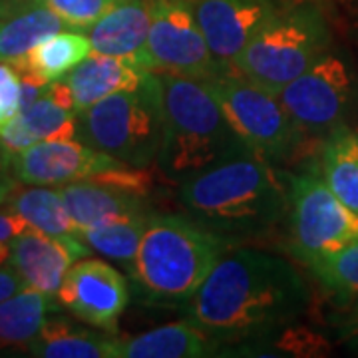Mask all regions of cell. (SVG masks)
I'll return each mask as SVG.
<instances>
[{"label":"cell","instance_id":"8fae6325","mask_svg":"<svg viewBox=\"0 0 358 358\" xmlns=\"http://www.w3.org/2000/svg\"><path fill=\"white\" fill-rule=\"evenodd\" d=\"M58 189L80 231L152 215L143 201L148 179L136 167H114Z\"/></svg>","mask_w":358,"mask_h":358},{"label":"cell","instance_id":"d6a6232c","mask_svg":"<svg viewBox=\"0 0 358 358\" xmlns=\"http://www.w3.org/2000/svg\"><path fill=\"white\" fill-rule=\"evenodd\" d=\"M346 334H348L352 341H358V310L350 317V324H348V329H346Z\"/></svg>","mask_w":358,"mask_h":358},{"label":"cell","instance_id":"4316f807","mask_svg":"<svg viewBox=\"0 0 358 358\" xmlns=\"http://www.w3.org/2000/svg\"><path fill=\"white\" fill-rule=\"evenodd\" d=\"M310 268L331 291L358 299V241L320 259Z\"/></svg>","mask_w":358,"mask_h":358},{"label":"cell","instance_id":"5b68a950","mask_svg":"<svg viewBox=\"0 0 358 358\" xmlns=\"http://www.w3.org/2000/svg\"><path fill=\"white\" fill-rule=\"evenodd\" d=\"M76 140L124 166H152L164 141L157 74L150 72L140 88L115 92L76 114Z\"/></svg>","mask_w":358,"mask_h":358},{"label":"cell","instance_id":"cb8c5ba5","mask_svg":"<svg viewBox=\"0 0 358 358\" xmlns=\"http://www.w3.org/2000/svg\"><path fill=\"white\" fill-rule=\"evenodd\" d=\"M320 178L343 203L358 213V134L334 129L320 152Z\"/></svg>","mask_w":358,"mask_h":358},{"label":"cell","instance_id":"1f68e13d","mask_svg":"<svg viewBox=\"0 0 358 358\" xmlns=\"http://www.w3.org/2000/svg\"><path fill=\"white\" fill-rule=\"evenodd\" d=\"M22 289H26V282L22 281V277L10 265L0 267V301L20 293Z\"/></svg>","mask_w":358,"mask_h":358},{"label":"cell","instance_id":"6da1fadb","mask_svg":"<svg viewBox=\"0 0 358 358\" xmlns=\"http://www.w3.org/2000/svg\"><path fill=\"white\" fill-rule=\"evenodd\" d=\"M307 307L308 289L293 265L257 249L225 251L187 301L189 320L219 341L273 333Z\"/></svg>","mask_w":358,"mask_h":358},{"label":"cell","instance_id":"7a4b0ae2","mask_svg":"<svg viewBox=\"0 0 358 358\" xmlns=\"http://www.w3.org/2000/svg\"><path fill=\"white\" fill-rule=\"evenodd\" d=\"M187 215L227 239L255 237L289 209L287 183L257 152L241 154L185 179L179 189Z\"/></svg>","mask_w":358,"mask_h":358},{"label":"cell","instance_id":"4dcf8cb0","mask_svg":"<svg viewBox=\"0 0 358 358\" xmlns=\"http://www.w3.org/2000/svg\"><path fill=\"white\" fill-rule=\"evenodd\" d=\"M18 187V179L14 178L13 155L0 143V205L8 201V197Z\"/></svg>","mask_w":358,"mask_h":358},{"label":"cell","instance_id":"f546056e","mask_svg":"<svg viewBox=\"0 0 358 358\" xmlns=\"http://www.w3.org/2000/svg\"><path fill=\"white\" fill-rule=\"evenodd\" d=\"M28 223L20 215H16L10 209H0V267H6L13 253L14 237H18Z\"/></svg>","mask_w":358,"mask_h":358},{"label":"cell","instance_id":"ffe728a7","mask_svg":"<svg viewBox=\"0 0 358 358\" xmlns=\"http://www.w3.org/2000/svg\"><path fill=\"white\" fill-rule=\"evenodd\" d=\"M221 341L193 320L171 322L120 341V358H201L219 355Z\"/></svg>","mask_w":358,"mask_h":358},{"label":"cell","instance_id":"3957f363","mask_svg":"<svg viewBox=\"0 0 358 358\" xmlns=\"http://www.w3.org/2000/svg\"><path fill=\"white\" fill-rule=\"evenodd\" d=\"M162 88V173L183 183L235 155L255 152L235 131L209 82L155 72Z\"/></svg>","mask_w":358,"mask_h":358},{"label":"cell","instance_id":"30bf717a","mask_svg":"<svg viewBox=\"0 0 358 358\" xmlns=\"http://www.w3.org/2000/svg\"><path fill=\"white\" fill-rule=\"evenodd\" d=\"M352 94V78L334 54H322L315 64L277 92L285 110L303 134H333L338 129Z\"/></svg>","mask_w":358,"mask_h":358},{"label":"cell","instance_id":"277c9868","mask_svg":"<svg viewBox=\"0 0 358 358\" xmlns=\"http://www.w3.org/2000/svg\"><path fill=\"white\" fill-rule=\"evenodd\" d=\"M225 249L223 237L192 217L152 213L131 277L152 301L183 305L199 291Z\"/></svg>","mask_w":358,"mask_h":358},{"label":"cell","instance_id":"7c38bea8","mask_svg":"<svg viewBox=\"0 0 358 358\" xmlns=\"http://www.w3.org/2000/svg\"><path fill=\"white\" fill-rule=\"evenodd\" d=\"M56 299L78 320L112 333L128 307V281L102 259L84 257L68 268Z\"/></svg>","mask_w":358,"mask_h":358},{"label":"cell","instance_id":"9a60e30c","mask_svg":"<svg viewBox=\"0 0 358 358\" xmlns=\"http://www.w3.org/2000/svg\"><path fill=\"white\" fill-rule=\"evenodd\" d=\"M88 255L90 247L78 237H56L28 227L14 237L8 265L28 289L56 296L68 268Z\"/></svg>","mask_w":358,"mask_h":358},{"label":"cell","instance_id":"484cf974","mask_svg":"<svg viewBox=\"0 0 358 358\" xmlns=\"http://www.w3.org/2000/svg\"><path fill=\"white\" fill-rule=\"evenodd\" d=\"M148 219L150 215L128 219V221H115V223H108L100 227H88V229L80 231V239L88 245L90 249L117 263L131 275Z\"/></svg>","mask_w":358,"mask_h":358},{"label":"cell","instance_id":"9c48e42d","mask_svg":"<svg viewBox=\"0 0 358 358\" xmlns=\"http://www.w3.org/2000/svg\"><path fill=\"white\" fill-rule=\"evenodd\" d=\"M140 66L148 72L213 80L231 72L209 50L189 0H152V26Z\"/></svg>","mask_w":358,"mask_h":358},{"label":"cell","instance_id":"44dd1931","mask_svg":"<svg viewBox=\"0 0 358 358\" xmlns=\"http://www.w3.org/2000/svg\"><path fill=\"white\" fill-rule=\"evenodd\" d=\"M42 358H120V341L80 329L64 319H48L38 336L26 346Z\"/></svg>","mask_w":358,"mask_h":358},{"label":"cell","instance_id":"ac0fdd59","mask_svg":"<svg viewBox=\"0 0 358 358\" xmlns=\"http://www.w3.org/2000/svg\"><path fill=\"white\" fill-rule=\"evenodd\" d=\"M48 140H76V114L44 90L36 102L20 110L0 128V143L10 155Z\"/></svg>","mask_w":358,"mask_h":358},{"label":"cell","instance_id":"603a6c76","mask_svg":"<svg viewBox=\"0 0 358 358\" xmlns=\"http://www.w3.org/2000/svg\"><path fill=\"white\" fill-rule=\"evenodd\" d=\"M4 207L24 219L28 227H34L56 237L80 239V227L70 215L62 193L56 187H48V185H26L22 189L16 187Z\"/></svg>","mask_w":358,"mask_h":358},{"label":"cell","instance_id":"83f0119b","mask_svg":"<svg viewBox=\"0 0 358 358\" xmlns=\"http://www.w3.org/2000/svg\"><path fill=\"white\" fill-rule=\"evenodd\" d=\"M34 2L50 8L70 28L86 30L122 0H34Z\"/></svg>","mask_w":358,"mask_h":358},{"label":"cell","instance_id":"e0dca14e","mask_svg":"<svg viewBox=\"0 0 358 358\" xmlns=\"http://www.w3.org/2000/svg\"><path fill=\"white\" fill-rule=\"evenodd\" d=\"M152 26V0H122L86 28L92 52L128 58L140 66Z\"/></svg>","mask_w":358,"mask_h":358},{"label":"cell","instance_id":"f1b7e54d","mask_svg":"<svg viewBox=\"0 0 358 358\" xmlns=\"http://www.w3.org/2000/svg\"><path fill=\"white\" fill-rule=\"evenodd\" d=\"M0 108L8 120L22 110V78L13 62L0 64Z\"/></svg>","mask_w":358,"mask_h":358},{"label":"cell","instance_id":"2e32d148","mask_svg":"<svg viewBox=\"0 0 358 358\" xmlns=\"http://www.w3.org/2000/svg\"><path fill=\"white\" fill-rule=\"evenodd\" d=\"M148 74V70L128 58L92 52L84 62H80L62 80L70 90L74 114H80L92 103L100 102L115 92L140 88Z\"/></svg>","mask_w":358,"mask_h":358},{"label":"cell","instance_id":"7402d4cb","mask_svg":"<svg viewBox=\"0 0 358 358\" xmlns=\"http://www.w3.org/2000/svg\"><path fill=\"white\" fill-rule=\"evenodd\" d=\"M92 54V42L88 34L76 30H64L50 38L42 40L26 56L10 60L18 70L28 72L42 84H50L68 72H72L80 62Z\"/></svg>","mask_w":358,"mask_h":358},{"label":"cell","instance_id":"d6986e66","mask_svg":"<svg viewBox=\"0 0 358 358\" xmlns=\"http://www.w3.org/2000/svg\"><path fill=\"white\" fill-rule=\"evenodd\" d=\"M0 58L10 62L26 56L42 40L74 30L50 8L34 0H0Z\"/></svg>","mask_w":358,"mask_h":358},{"label":"cell","instance_id":"52a82bcc","mask_svg":"<svg viewBox=\"0 0 358 358\" xmlns=\"http://www.w3.org/2000/svg\"><path fill=\"white\" fill-rule=\"evenodd\" d=\"M223 112L245 143L265 159H285L299 145L303 131L277 94L237 72L209 80Z\"/></svg>","mask_w":358,"mask_h":358},{"label":"cell","instance_id":"d4e9b609","mask_svg":"<svg viewBox=\"0 0 358 358\" xmlns=\"http://www.w3.org/2000/svg\"><path fill=\"white\" fill-rule=\"evenodd\" d=\"M52 299L50 294L26 287L0 301V346L30 345L56 308Z\"/></svg>","mask_w":358,"mask_h":358},{"label":"cell","instance_id":"ba28073f","mask_svg":"<svg viewBox=\"0 0 358 358\" xmlns=\"http://www.w3.org/2000/svg\"><path fill=\"white\" fill-rule=\"evenodd\" d=\"M291 251L308 267L358 241V213L334 195L324 179L289 176Z\"/></svg>","mask_w":358,"mask_h":358},{"label":"cell","instance_id":"8992f818","mask_svg":"<svg viewBox=\"0 0 358 358\" xmlns=\"http://www.w3.org/2000/svg\"><path fill=\"white\" fill-rule=\"evenodd\" d=\"M327 52V30L315 10L277 13L245 46L233 72L277 94Z\"/></svg>","mask_w":358,"mask_h":358},{"label":"cell","instance_id":"5bb4252c","mask_svg":"<svg viewBox=\"0 0 358 358\" xmlns=\"http://www.w3.org/2000/svg\"><path fill=\"white\" fill-rule=\"evenodd\" d=\"M193 13L209 50L233 72L239 54L277 14V6L273 0H195Z\"/></svg>","mask_w":358,"mask_h":358},{"label":"cell","instance_id":"4fadbf2b","mask_svg":"<svg viewBox=\"0 0 358 358\" xmlns=\"http://www.w3.org/2000/svg\"><path fill=\"white\" fill-rule=\"evenodd\" d=\"M124 166L78 140L38 141L13 155L14 178L22 185L60 187Z\"/></svg>","mask_w":358,"mask_h":358}]
</instances>
